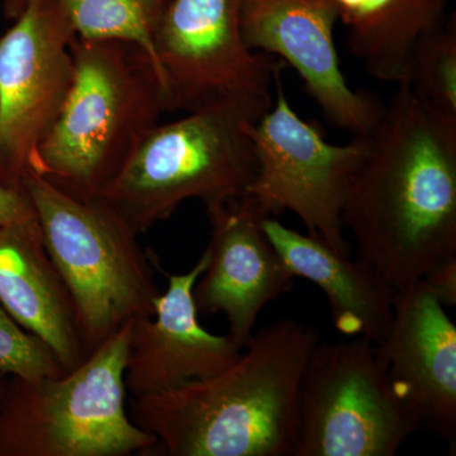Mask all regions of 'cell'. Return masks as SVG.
<instances>
[{
  "mask_svg": "<svg viewBox=\"0 0 456 456\" xmlns=\"http://www.w3.org/2000/svg\"><path fill=\"white\" fill-rule=\"evenodd\" d=\"M342 222L356 259L397 293L456 256V116L397 84L369 134Z\"/></svg>",
  "mask_w": 456,
  "mask_h": 456,
  "instance_id": "cell-1",
  "label": "cell"
},
{
  "mask_svg": "<svg viewBox=\"0 0 456 456\" xmlns=\"http://www.w3.org/2000/svg\"><path fill=\"white\" fill-rule=\"evenodd\" d=\"M318 332L292 318L257 330L220 373L132 397V421L158 456H294L298 395Z\"/></svg>",
  "mask_w": 456,
  "mask_h": 456,
  "instance_id": "cell-2",
  "label": "cell"
},
{
  "mask_svg": "<svg viewBox=\"0 0 456 456\" xmlns=\"http://www.w3.org/2000/svg\"><path fill=\"white\" fill-rule=\"evenodd\" d=\"M74 77L29 171L77 200H97L167 112L154 60L131 41L70 44Z\"/></svg>",
  "mask_w": 456,
  "mask_h": 456,
  "instance_id": "cell-3",
  "label": "cell"
},
{
  "mask_svg": "<svg viewBox=\"0 0 456 456\" xmlns=\"http://www.w3.org/2000/svg\"><path fill=\"white\" fill-rule=\"evenodd\" d=\"M23 189L73 302L86 355L132 321L154 316L161 293L152 254H146L140 233L119 213L99 198L69 196L32 171Z\"/></svg>",
  "mask_w": 456,
  "mask_h": 456,
  "instance_id": "cell-4",
  "label": "cell"
},
{
  "mask_svg": "<svg viewBox=\"0 0 456 456\" xmlns=\"http://www.w3.org/2000/svg\"><path fill=\"white\" fill-rule=\"evenodd\" d=\"M266 112L213 107L158 123L99 200L142 233L185 200L208 207L244 196L256 174L251 128Z\"/></svg>",
  "mask_w": 456,
  "mask_h": 456,
  "instance_id": "cell-5",
  "label": "cell"
},
{
  "mask_svg": "<svg viewBox=\"0 0 456 456\" xmlns=\"http://www.w3.org/2000/svg\"><path fill=\"white\" fill-rule=\"evenodd\" d=\"M131 325L61 375L8 377L0 398V456L151 455L155 436L128 413Z\"/></svg>",
  "mask_w": 456,
  "mask_h": 456,
  "instance_id": "cell-6",
  "label": "cell"
},
{
  "mask_svg": "<svg viewBox=\"0 0 456 456\" xmlns=\"http://www.w3.org/2000/svg\"><path fill=\"white\" fill-rule=\"evenodd\" d=\"M419 430L371 342L318 341L299 387L294 456H395Z\"/></svg>",
  "mask_w": 456,
  "mask_h": 456,
  "instance_id": "cell-7",
  "label": "cell"
},
{
  "mask_svg": "<svg viewBox=\"0 0 456 456\" xmlns=\"http://www.w3.org/2000/svg\"><path fill=\"white\" fill-rule=\"evenodd\" d=\"M250 136L256 174L246 194L272 217L294 213L308 235L350 256L342 211L367 156L369 134L354 136L345 145L327 142L322 132L290 106L279 71L272 107L255 123Z\"/></svg>",
  "mask_w": 456,
  "mask_h": 456,
  "instance_id": "cell-8",
  "label": "cell"
},
{
  "mask_svg": "<svg viewBox=\"0 0 456 456\" xmlns=\"http://www.w3.org/2000/svg\"><path fill=\"white\" fill-rule=\"evenodd\" d=\"M242 5L244 0H170L154 38L167 110L272 107L281 64L245 44Z\"/></svg>",
  "mask_w": 456,
  "mask_h": 456,
  "instance_id": "cell-9",
  "label": "cell"
},
{
  "mask_svg": "<svg viewBox=\"0 0 456 456\" xmlns=\"http://www.w3.org/2000/svg\"><path fill=\"white\" fill-rule=\"evenodd\" d=\"M73 22L59 0H29L0 37V184L25 191L31 159L74 77Z\"/></svg>",
  "mask_w": 456,
  "mask_h": 456,
  "instance_id": "cell-10",
  "label": "cell"
},
{
  "mask_svg": "<svg viewBox=\"0 0 456 456\" xmlns=\"http://www.w3.org/2000/svg\"><path fill=\"white\" fill-rule=\"evenodd\" d=\"M338 20L334 0H244L242 37L248 49L292 66L335 127L362 136L373 131L384 104L345 79L335 45Z\"/></svg>",
  "mask_w": 456,
  "mask_h": 456,
  "instance_id": "cell-11",
  "label": "cell"
},
{
  "mask_svg": "<svg viewBox=\"0 0 456 456\" xmlns=\"http://www.w3.org/2000/svg\"><path fill=\"white\" fill-rule=\"evenodd\" d=\"M208 264L194 285L198 314H224L228 335L244 349L261 312L289 293L293 273L264 230L272 217L248 194L206 207Z\"/></svg>",
  "mask_w": 456,
  "mask_h": 456,
  "instance_id": "cell-12",
  "label": "cell"
},
{
  "mask_svg": "<svg viewBox=\"0 0 456 456\" xmlns=\"http://www.w3.org/2000/svg\"><path fill=\"white\" fill-rule=\"evenodd\" d=\"M375 349L408 415L455 454L456 326L421 281L397 293L391 331Z\"/></svg>",
  "mask_w": 456,
  "mask_h": 456,
  "instance_id": "cell-13",
  "label": "cell"
},
{
  "mask_svg": "<svg viewBox=\"0 0 456 456\" xmlns=\"http://www.w3.org/2000/svg\"><path fill=\"white\" fill-rule=\"evenodd\" d=\"M203 251L185 274H167L152 317L132 321L125 384L132 397L173 391L230 367L242 347L230 335H215L200 325L193 289L207 268Z\"/></svg>",
  "mask_w": 456,
  "mask_h": 456,
  "instance_id": "cell-14",
  "label": "cell"
},
{
  "mask_svg": "<svg viewBox=\"0 0 456 456\" xmlns=\"http://www.w3.org/2000/svg\"><path fill=\"white\" fill-rule=\"evenodd\" d=\"M0 305L53 351L65 371L88 358L73 302L45 248L38 222L0 226Z\"/></svg>",
  "mask_w": 456,
  "mask_h": 456,
  "instance_id": "cell-15",
  "label": "cell"
},
{
  "mask_svg": "<svg viewBox=\"0 0 456 456\" xmlns=\"http://www.w3.org/2000/svg\"><path fill=\"white\" fill-rule=\"evenodd\" d=\"M264 230L294 277L322 290L332 325L345 338H364L374 346L386 341L395 317L397 292L367 263L334 253L320 240L302 235L274 217Z\"/></svg>",
  "mask_w": 456,
  "mask_h": 456,
  "instance_id": "cell-16",
  "label": "cell"
},
{
  "mask_svg": "<svg viewBox=\"0 0 456 456\" xmlns=\"http://www.w3.org/2000/svg\"><path fill=\"white\" fill-rule=\"evenodd\" d=\"M346 28V46L367 73L403 83L411 53L424 36L446 22L450 0H334Z\"/></svg>",
  "mask_w": 456,
  "mask_h": 456,
  "instance_id": "cell-17",
  "label": "cell"
},
{
  "mask_svg": "<svg viewBox=\"0 0 456 456\" xmlns=\"http://www.w3.org/2000/svg\"><path fill=\"white\" fill-rule=\"evenodd\" d=\"M59 2L70 17L77 37L86 38V40L134 42L151 56L156 66L154 38L170 0H59Z\"/></svg>",
  "mask_w": 456,
  "mask_h": 456,
  "instance_id": "cell-18",
  "label": "cell"
},
{
  "mask_svg": "<svg viewBox=\"0 0 456 456\" xmlns=\"http://www.w3.org/2000/svg\"><path fill=\"white\" fill-rule=\"evenodd\" d=\"M403 83L432 106L456 116V20L424 36L408 59Z\"/></svg>",
  "mask_w": 456,
  "mask_h": 456,
  "instance_id": "cell-19",
  "label": "cell"
},
{
  "mask_svg": "<svg viewBox=\"0 0 456 456\" xmlns=\"http://www.w3.org/2000/svg\"><path fill=\"white\" fill-rule=\"evenodd\" d=\"M0 373L27 380L57 377L64 368L53 351L0 305Z\"/></svg>",
  "mask_w": 456,
  "mask_h": 456,
  "instance_id": "cell-20",
  "label": "cell"
},
{
  "mask_svg": "<svg viewBox=\"0 0 456 456\" xmlns=\"http://www.w3.org/2000/svg\"><path fill=\"white\" fill-rule=\"evenodd\" d=\"M419 281L443 303L444 307H455L456 256L440 261Z\"/></svg>",
  "mask_w": 456,
  "mask_h": 456,
  "instance_id": "cell-21",
  "label": "cell"
},
{
  "mask_svg": "<svg viewBox=\"0 0 456 456\" xmlns=\"http://www.w3.org/2000/svg\"><path fill=\"white\" fill-rule=\"evenodd\" d=\"M37 222L26 191H13L0 184V226H20Z\"/></svg>",
  "mask_w": 456,
  "mask_h": 456,
  "instance_id": "cell-22",
  "label": "cell"
},
{
  "mask_svg": "<svg viewBox=\"0 0 456 456\" xmlns=\"http://www.w3.org/2000/svg\"><path fill=\"white\" fill-rule=\"evenodd\" d=\"M29 0H5L4 2V14L5 17L11 20H17L20 16Z\"/></svg>",
  "mask_w": 456,
  "mask_h": 456,
  "instance_id": "cell-23",
  "label": "cell"
},
{
  "mask_svg": "<svg viewBox=\"0 0 456 456\" xmlns=\"http://www.w3.org/2000/svg\"><path fill=\"white\" fill-rule=\"evenodd\" d=\"M8 375L0 373V398H2L3 392H4L5 384H7Z\"/></svg>",
  "mask_w": 456,
  "mask_h": 456,
  "instance_id": "cell-24",
  "label": "cell"
}]
</instances>
